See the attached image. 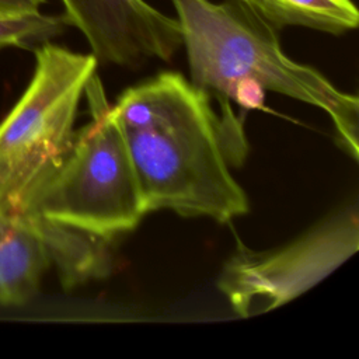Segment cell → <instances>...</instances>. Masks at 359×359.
Returning a JSON list of instances; mask_svg holds the SVG:
<instances>
[{"mask_svg":"<svg viewBox=\"0 0 359 359\" xmlns=\"http://www.w3.org/2000/svg\"><path fill=\"white\" fill-rule=\"evenodd\" d=\"M137 178L146 215L227 223L250 210L230 172L247 156L241 121L216 114L208 93L177 72L126 88L112 105Z\"/></svg>","mask_w":359,"mask_h":359,"instance_id":"obj_1","label":"cell"},{"mask_svg":"<svg viewBox=\"0 0 359 359\" xmlns=\"http://www.w3.org/2000/svg\"><path fill=\"white\" fill-rule=\"evenodd\" d=\"M189 67V81L216 98L220 112L259 108L265 91L325 111L339 146L358 158L359 101L316 67L289 57L275 28L234 0H171Z\"/></svg>","mask_w":359,"mask_h":359,"instance_id":"obj_2","label":"cell"},{"mask_svg":"<svg viewBox=\"0 0 359 359\" xmlns=\"http://www.w3.org/2000/svg\"><path fill=\"white\" fill-rule=\"evenodd\" d=\"M98 62L43 42L29 84L0 122V210L24 215L66 157L77 108Z\"/></svg>","mask_w":359,"mask_h":359,"instance_id":"obj_3","label":"cell"},{"mask_svg":"<svg viewBox=\"0 0 359 359\" xmlns=\"http://www.w3.org/2000/svg\"><path fill=\"white\" fill-rule=\"evenodd\" d=\"M84 95L91 119L24 215L104 237L132 231L146 215L135 168L97 72Z\"/></svg>","mask_w":359,"mask_h":359,"instance_id":"obj_4","label":"cell"},{"mask_svg":"<svg viewBox=\"0 0 359 359\" xmlns=\"http://www.w3.org/2000/svg\"><path fill=\"white\" fill-rule=\"evenodd\" d=\"M358 248V213L345 209L278 248L258 251L238 241L217 287L237 316L265 313L317 285Z\"/></svg>","mask_w":359,"mask_h":359,"instance_id":"obj_5","label":"cell"},{"mask_svg":"<svg viewBox=\"0 0 359 359\" xmlns=\"http://www.w3.org/2000/svg\"><path fill=\"white\" fill-rule=\"evenodd\" d=\"M66 25L79 29L100 63L136 67L168 62L182 46L181 29L146 0H59Z\"/></svg>","mask_w":359,"mask_h":359,"instance_id":"obj_6","label":"cell"},{"mask_svg":"<svg viewBox=\"0 0 359 359\" xmlns=\"http://www.w3.org/2000/svg\"><path fill=\"white\" fill-rule=\"evenodd\" d=\"M49 265L46 247L28 217L0 210V303L29 302Z\"/></svg>","mask_w":359,"mask_h":359,"instance_id":"obj_7","label":"cell"},{"mask_svg":"<svg viewBox=\"0 0 359 359\" xmlns=\"http://www.w3.org/2000/svg\"><path fill=\"white\" fill-rule=\"evenodd\" d=\"M41 236L50 265L57 269L65 289L107 278L114 266V237H104L77 227L27 216Z\"/></svg>","mask_w":359,"mask_h":359,"instance_id":"obj_8","label":"cell"},{"mask_svg":"<svg viewBox=\"0 0 359 359\" xmlns=\"http://www.w3.org/2000/svg\"><path fill=\"white\" fill-rule=\"evenodd\" d=\"M280 31L302 27L331 35L356 29L359 11L352 0H234Z\"/></svg>","mask_w":359,"mask_h":359,"instance_id":"obj_9","label":"cell"},{"mask_svg":"<svg viewBox=\"0 0 359 359\" xmlns=\"http://www.w3.org/2000/svg\"><path fill=\"white\" fill-rule=\"evenodd\" d=\"M66 27L62 15L41 11L25 15H0V49L6 46L36 48L60 35Z\"/></svg>","mask_w":359,"mask_h":359,"instance_id":"obj_10","label":"cell"},{"mask_svg":"<svg viewBox=\"0 0 359 359\" xmlns=\"http://www.w3.org/2000/svg\"><path fill=\"white\" fill-rule=\"evenodd\" d=\"M46 0H0V15H25L41 11Z\"/></svg>","mask_w":359,"mask_h":359,"instance_id":"obj_11","label":"cell"}]
</instances>
